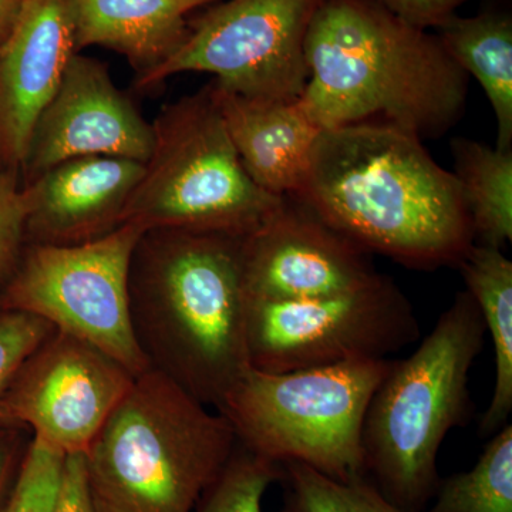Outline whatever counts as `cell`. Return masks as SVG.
<instances>
[{
    "mask_svg": "<svg viewBox=\"0 0 512 512\" xmlns=\"http://www.w3.org/2000/svg\"><path fill=\"white\" fill-rule=\"evenodd\" d=\"M210 89L249 178L275 197L296 195L322 131L301 101L252 99L214 82Z\"/></svg>",
    "mask_w": 512,
    "mask_h": 512,
    "instance_id": "obj_16",
    "label": "cell"
},
{
    "mask_svg": "<svg viewBox=\"0 0 512 512\" xmlns=\"http://www.w3.org/2000/svg\"><path fill=\"white\" fill-rule=\"evenodd\" d=\"M241 239L150 229L128 276L131 325L148 366L214 410L251 367Z\"/></svg>",
    "mask_w": 512,
    "mask_h": 512,
    "instance_id": "obj_3",
    "label": "cell"
},
{
    "mask_svg": "<svg viewBox=\"0 0 512 512\" xmlns=\"http://www.w3.org/2000/svg\"><path fill=\"white\" fill-rule=\"evenodd\" d=\"M30 440L32 439L19 443L13 436H0V511H2L13 484L18 478Z\"/></svg>",
    "mask_w": 512,
    "mask_h": 512,
    "instance_id": "obj_29",
    "label": "cell"
},
{
    "mask_svg": "<svg viewBox=\"0 0 512 512\" xmlns=\"http://www.w3.org/2000/svg\"><path fill=\"white\" fill-rule=\"evenodd\" d=\"M64 454L32 436L8 500L0 512H50Z\"/></svg>",
    "mask_w": 512,
    "mask_h": 512,
    "instance_id": "obj_24",
    "label": "cell"
},
{
    "mask_svg": "<svg viewBox=\"0 0 512 512\" xmlns=\"http://www.w3.org/2000/svg\"><path fill=\"white\" fill-rule=\"evenodd\" d=\"M237 437L222 414L150 369L86 451L97 512H194Z\"/></svg>",
    "mask_w": 512,
    "mask_h": 512,
    "instance_id": "obj_4",
    "label": "cell"
},
{
    "mask_svg": "<svg viewBox=\"0 0 512 512\" xmlns=\"http://www.w3.org/2000/svg\"><path fill=\"white\" fill-rule=\"evenodd\" d=\"M130 158H72L22 188L26 245H77L123 225L124 211L144 174Z\"/></svg>",
    "mask_w": 512,
    "mask_h": 512,
    "instance_id": "obj_15",
    "label": "cell"
},
{
    "mask_svg": "<svg viewBox=\"0 0 512 512\" xmlns=\"http://www.w3.org/2000/svg\"><path fill=\"white\" fill-rule=\"evenodd\" d=\"M55 328L18 311H0V426H8L6 400L23 363Z\"/></svg>",
    "mask_w": 512,
    "mask_h": 512,
    "instance_id": "obj_25",
    "label": "cell"
},
{
    "mask_svg": "<svg viewBox=\"0 0 512 512\" xmlns=\"http://www.w3.org/2000/svg\"><path fill=\"white\" fill-rule=\"evenodd\" d=\"M50 512H97L90 490L86 454L64 456L62 473Z\"/></svg>",
    "mask_w": 512,
    "mask_h": 512,
    "instance_id": "obj_27",
    "label": "cell"
},
{
    "mask_svg": "<svg viewBox=\"0 0 512 512\" xmlns=\"http://www.w3.org/2000/svg\"><path fill=\"white\" fill-rule=\"evenodd\" d=\"M25 222L22 190L0 171V286L8 284L26 247Z\"/></svg>",
    "mask_w": 512,
    "mask_h": 512,
    "instance_id": "obj_26",
    "label": "cell"
},
{
    "mask_svg": "<svg viewBox=\"0 0 512 512\" xmlns=\"http://www.w3.org/2000/svg\"><path fill=\"white\" fill-rule=\"evenodd\" d=\"M485 332L473 296L458 292L419 348L392 362L370 400L362 431L366 474L403 510L421 512L436 494L440 447L466 421L468 377Z\"/></svg>",
    "mask_w": 512,
    "mask_h": 512,
    "instance_id": "obj_5",
    "label": "cell"
},
{
    "mask_svg": "<svg viewBox=\"0 0 512 512\" xmlns=\"http://www.w3.org/2000/svg\"><path fill=\"white\" fill-rule=\"evenodd\" d=\"M281 477V464L256 456L237 443L194 512H262L266 490Z\"/></svg>",
    "mask_w": 512,
    "mask_h": 512,
    "instance_id": "obj_23",
    "label": "cell"
},
{
    "mask_svg": "<svg viewBox=\"0 0 512 512\" xmlns=\"http://www.w3.org/2000/svg\"><path fill=\"white\" fill-rule=\"evenodd\" d=\"M457 268L494 346L493 396L480 421L481 436H494L512 412V262L503 249L474 244Z\"/></svg>",
    "mask_w": 512,
    "mask_h": 512,
    "instance_id": "obj_18",
    "label": "cell"
},
{
    "mask_svg": "<svg viewBox=\"0 0 512 512\" xmlns=\"http://www.w3.org/2000/svg\"><path fill=\"white\" fill-rule=\"evenodd\" d=\"M323 0H220L188 22L183 45L144 79L151 89L180 73H210L252 99L298 100L309 80L305 42Z\"/></svg>",
    "mask_w": 512,
    "mask_h": 512,
    "instance_id": "obj_10",
    "label": "cell"
},
{
    "mask_svg": "<svg viewBox=\"0 0 512 512\" xmlns=\"http://www.w3.org/2000/svg\"><path fill=\"white\" fill-rule=\"evenodd\" d=\"M284 505L279 512H409L366 477L340 481L301 463L281 464Z\"/></svg>",
    "mask_w": 512,
    "mask_h": 512,
    "instance_id": "obj_22",
    "label": "cell"
},
{
    "mask_svg": "<svg viewBox=\"0 0 512 512\" xmlns=\"http://www.w3.org/2000/svg\"><path fill=\"white\" fill-rule=\"evenodd\" d=\"M303 109L322 130L377 124L439 138L466 109L470 76L437 35L375 0H323L305 42Z\"/></svg>",
    "mask_w": 512,
    "mask_h": 512,
    "instance_id": "obj_2",
    "label": "cell"
},
{
    "mask_svg": "<svg viewBox=\"0 0 512 512\" xmlns=\"http://www.w3.org/2000/svg\"><path fill=\"white\" fill-rule=\"evenodd\" d=\"M393 360L353 359L285 373L249 367L217 412L237 443L276 464L301 463L340 481L366 477L367 407Z\"/></svg>",
    "mask_w": 512,
    "mask_h": 512,
    "instance_id": "obj_6",
    "label": "cell"
},
{
    "mask_svg": "<svg viewBox=\"0 0 512 512\" xmlns=\"http://www.w3.org/2000/svg\"><path fill=\"white\" fill-rule=\"evenodd\" d=\"M153 146V124L117 89L106 64L76 53L33 128L22 170L29 183L77 157H124L146 164Z\"/></svg>",
    "mask_w": 512,
    "mask_h": 512,
    "instance_id": "obj_13",
    "label": "cell"
},
{
    "mask_svg": "<svg viewBox=\"0 0 512 512\" xmlns=\"http://www.w3.org/2000/svg\"><path fill=\"white\" fill-rule=\"evenodd\" d=\"M220 0H72L77 52L106 47L126 57L138 80L183 45L195 10Z\"/></svg>",
    "mask_w": 512,
    "mask_h": 512,
    "instance_id": "obj_17",
    "label": "cell"
},
{
    "mask_svg": "<svg viewBox=\"0 0 512 512\" xmlns=\"http://www.w3.org/2000/svg\"><path fill=\"white\" fill-rule=\"evenodd\" d=\"M437 36L458 66L481 84L497 121L498 150L512 148V19L485 12L471 18L454 15Z\"/></svg>",
    "mask_w": 512,
    "mask_h": 512,
    "instance_id": "obj_19",
    "label": "cell"
},
{
    "mask_svg": "<svg viewBox=\"0 0 512 512\" xmlns=\"http://www.w3.org/2000/svg\"><path fill=\"white\" fill-rule=\"evenodd\" d=\"M153 128V151L123 224L244 238L284 200L249 178L210 84L168 104Z\"/></svg>",
    "mask_w": 512,
    "mask_h": 512,
    "instance_id": "obj_7",
    "label": "cell"
},
{
    "mask_svg": "<svg viewBox=\"0 0 512 512\" xmlns=\"http://www.w3.org/2000/svg\"><path fill=\"white\" fill-rule=\"evenodd\" d=\"M248 301H303L355 291L379 276L369 252L284 197L241 239Z\"/></svg>",
    "mask_w": 512,
    "mask_h": 512,
    "instance_id": "obj_12",
    "label": "cell"
},
{
    "mask_svg": "<svg viewBox=\"0 0 512 512\" xmlns=\"http://www.w3.org/2000/svg\"><path fill=\"white\" fill-rule=\"evenodd\" d=\"M429 512H512V426L491 436L476 466L440 481Z\"/></svg>",
    "mask_w": 512,
    "mask_h": 512,
    "instance_id": "obj_21",
    "label": "cell"
},
{
    "mask_svg": "<svg viewBox=\"0 0 512 512\" xmlns=\"http://www.w3.org/2000/svg\"><path fill=\"white\" fill-rule=\"evenodd\" d=\"M22 3L23 0H0V45L15 25Z\"/></svg>",
    "mask_w": 512,
    "mask_h": 512,
    "instance_id": "obj_30",
    "label": "cell"
},
{
    "mask_svg": "<svg viewBox=\"0 0 512 512\" xmlns=\"http://www.w3.org/2000/svg\"><path fill=\"white\" fill-rule=\"evenodd\" d=\"M0 311H2V308H0Z\"/></svg>",
    "mask_w": 512,
    "mask_h": 512,
    "instance_id": "obj_31",
    "label": "cell"
},
{
    "mask_svg": "<svg viewBox=\"0 0 512 512\" xmlns=\"http://www.w3.org/2000/svg\"><path fill=\"white\" fill-rule=\"evenodd\" d=\"M292 198L370 255L407 268L458 266L474 245L456 177L399 128L320 131Z\"/></svg>",
    "mask_w": 512,
    "mask_h": 512,
    "instance_id": "obj_1",
    "label": "cell"
},
{
    "mask_svg": "<svg viewBox=\"0 0 512 512\" xmlns=\"http://www.w3.org/2000/svg\"><path fill=\"white\" fill-rule=\"evenodd\" d=\"M72 0H23L0 45V158L22 168L40 114L76 55Z\"/></svg>",
    "mask_w": 512,
    "mask_h": 512,
    "instance_id": "obj_14",
    "label": "cell"
},
{
    "mask_svg": "<svg viewBox=\"0 0 512 512\" xmlns=\"http://www.w3.org/2000/svg\"><path fill=\"white\" fill-rule=\"evenodd\" d=\"M419 319L392 278L303 301H248L249 365L285 373L353 359H387L416 342Z\"/></svg>",
    "mask_w": 512,
    "mask_h": 512,
    "instance_id": "obj_9",
    "label": "cell"
},
{
    "mask_svg": "<svg viewBox=\"0 0 512 512\" xmlns=\"http://www.w3.org/2000/svg\"><path fill=\"white\" fill-rule=\"evenodd\" d=\"M143 234L123 224L83 244L26 245L0 308L46 320L143 375L150 366L134 336L128 296L131 258Z\"/></svg>",
    "mask_w": 512,
    "mask_h": 512,
    "instance_id": "obj_8",
    "label": "cell"
},
{
    "mask_svg": "<svg viewBox=\"0 0 512 512\" xmlns=\"http://www.w3.org/2000/svg\"><path fill=\"white\" fill-rule=\"evenodd\" d=\"M134 379L106 353L55 329L23 363L6 416L64 456L86 453Z\"/></svg>",
    "mask_w": 512,
    "mask_h": 512,
    "instance_id": "obj_11",
    "label": "cell"
},
{
    "mask_svg": "<svg viewBox=\"0 0 512 512\" xmlns=\"http://www.w3.org/2000/svg\"><path fill=\"white\" fill-rule=\"evenodd\" d=\"M414 28L437 29L468 0H375Z\"/></svg>",
    "mask_w": 512,
    "mask_h": 512,
    "instance_id": "obj_28",
    "label": "cell"
},
{
    "mask_svg": "<svg viewBox=\"0 0 512 512\" xmlns=\"http://www.w3.org/2000/svg\"><path fill=\"white\" fill-rule=\"evenodd\" d=\"M451 151L474 244L503 249L512 241V148L498 150L468 138H454Z\"/></svg>",
    "mask_w": 512,
    "mask_h": 512,
    "instance_id": "obj_20",
    "label": "cell"
}]
</instances>
